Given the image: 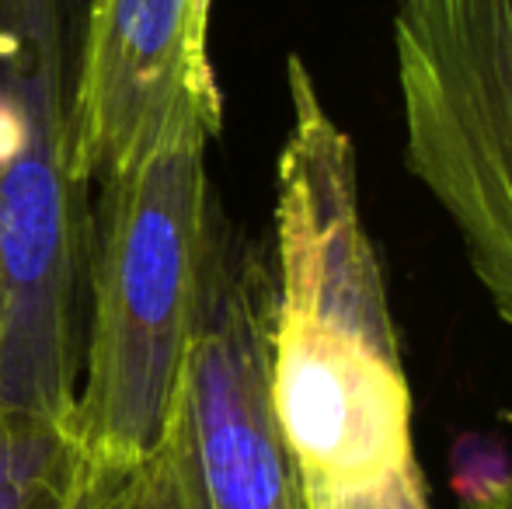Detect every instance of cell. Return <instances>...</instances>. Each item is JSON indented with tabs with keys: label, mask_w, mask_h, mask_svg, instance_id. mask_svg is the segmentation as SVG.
<instances>
[{
	"label": "cell",
	"mask_w": 512,
	"mask_h": 509,
	"mask_svg": "<svg viewBox=\"0 0 512 509\" xmlns=\"http://www.w3.org/2000/svg\"><path fill=\"white\" fill-rule=\"evenodd\" d=\"M290 133L276 161L269 394L304 503L418 468L411 387L377 248L363 224L352 136L286 60Z\"/></svg>",
	"instance_id": "obj_1"
},
{
	"label": "cell",
	"mask_w": 512,
	"mask_h": 509,
	"mask_svg": "<svg viewBox=\"0 0 512 509\" xmlns=\"http://www.w3.org/2000/svg\"><path fill=\"white\" fill-rule=\"evenodd\" d=\"M209 119H178L126 171L98 182L84 258L74 433L95 464H136L168 415L203 318L213 213Z\"/></svg>",
	"instance_id": "obj_2"
},
{
	"label": "cell",
	"mask_w": 512,
	"mask_h": 509,
	"mask_svg": "<svg viewBox=\"0 0 512 509\" xmlns=\"http://www.w3.org/2000/svg\"><path fill=\"white\" fill-rule=\"evenodd\" d=\"M88 0H0V408L74 426L88 185L74 95Z\"/></svg>",
	"instance_id": "obj_3"
},
{
	"label": "cell",
	"mask_w": 512,
	"mask_h": 509,
	"mask_svg": "<svg viewBox=\"0 0 512 509\" xmlns=\"http://www.w3.org/2000/svg\"><path fill=\"white\" fill-rule=\"evenodd\" d=\"M405 168L512 332V0H391Z\"/></svg>",
	"instance_id": "obj_4"
},
{
	"label": "cell",
	"mask_w": 512,
	"mask_h": 509,
	"mask_svg": "<svg viewBox=\"0 0 512 509\" xmlns=\"http://www.w3.org/2000/svg\"><path fill=\"white\" fill-rule=\"evenodd\" d=\"M272 272L220 231L168 415L133 464L136 509H307L269 394Z\"/></svg>",
	"instance_id": "obj_5"
},
{
	"label": "cell",
	"mask_w": 512,
	"mask_h": 509,
	"mask_svg": "<svg viewBox=\"0 0 512 509\" xmlns=\"http://www.w3.org/2000/svg\"><path fill=\"white\" fill-rule=\"evenodd\" d=\"M209 18L213 0L84 4L74 161L88 189L140 161L178 119L223 126Z\"/></svg>",
	"instance_id": "obj_6"
},
{
	"label": "cell",
	"mask_w": 512,
	"mask_h": 509,
	"mask_svg": "<svg viewBox=\"0 0 512 509\" xmlns=\"http://www.w3.org/2000/svg\"><path fill=\"white\" fill-rule=\"evenodd\" d=\"M67 492L63 436L32 415L0 408V509H63Z\"/></svg>",
	"instance_id": "obj_7"
},
{
	"label": "cell",
	"mask_w": 512,
	"mask_h": 509,
	"mask_svg": "<svg viewBox=\"0 0 512 509\" xmlns=\"http://www.w3.org/2000/svg\"><path fill=\"white\" fill-rule=\"evenodd\" d=\"M63 509H136L133 499V464H95L81 471L74 496Z\"/></svg>",
	"instance_id": "obj_8"
},
{
	"label": "cell",
	"mask_w": 512,
	"mask_h": 509,
	"mask_svg": "<svg viewBox=\"0 0 512 509\" xmlns=\"http://www.w3.org/2000/svg\"><path fill=\"white\" fill-rule=\"evenodd\" d=\"M307 509H429L425 503V482L422 471H408L398 475L391 482L377 485V489H359L349 496H335V499H317L307 503Z\"/></svg>",
	"instance_id": "obj_9"
},
{
	"label": "cell",
	"mask_w": 512,
	"mask_h": 509,
	"mask_svg": "<svg viewBox=\"0 0 512 509\" xmlns=\"http://www.w3.org/2000/svg\"><path fill=\"white\" fill-rule=\"evenodd\" d=\"M460 509H512V475L488 478L485 485L467 489Z\"/></svg>",
	"instance_id": "obj_10"
}]
</instances>
